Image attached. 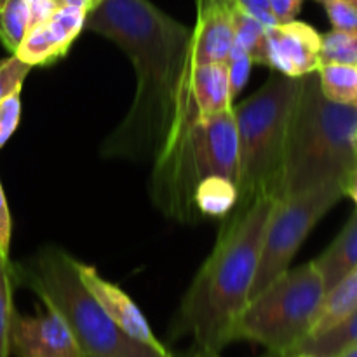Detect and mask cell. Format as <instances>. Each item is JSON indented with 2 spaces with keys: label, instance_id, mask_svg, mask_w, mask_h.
<instances>
[{
  "label": "cell",
  "instance_id": "37",
  "mask_svg": "<svg viewBox=\"0 0 357 357\" xmlns=\"http://www.w3.org/2000/svg\"><path fill=\"white\" fill-rule=\"evenodd\" d=\"M288 357H317V356H312V354H293V356H288Z\"/></svg>",
  "mask_w": 357,
  "mask_h": 357
},
{
  "label": "cell",
  "instance_id": "14",
  "mask_svg": "<svg viewBox=\"0 0 357 357\" xmlns=\"http://www.w3.org/2000/svg\"><path fill=\"white\" fill-rule=\"evenodd\" d=\"M188 100L197 112L199 119H208L232 110L234 98L230 89L229 65L206 63L192 66Z\"/></svg>",
  "mask_w": 357,
  "mask_h": 357
},
{
  "label": "cell",
  "instance_id": "2",
  "mask_svg": "<svg viewBox=\"0 0 357 357\" xmlns=\"http://www.w3.org/2000/svg\"><path fill=\"white\" fill-rule=\"evenodd\" d=\"M274 197L237 204L223 218L211 253L181 300L174 335H190L195 357H218L236 342L241 314L250 303Z\"/></svg>",
  "mask_w": 357,
  "mask_h": 357
},
{
  "label": "cell",
  "instance_id": "12",
  "mask_svg": "<svg viewBox=\"0 0 357 357\" xmlns=\"http://www.w3.org/2000/svg\"><path fill=\"white\" fill-rule=\"evenodd\" d=\"M87 9L59 7L45 23L28 30L14 54L35 66H51L68 54L70 47L86 28Z\"/></svg>",
  "mask_w": 357,
  "mask_h": 357
},
{
  "label": "cell",
  "instance_id": "10",
  "mask_svg": "<svg viewBox=\"0 0 357 357\" xmlns=\"http://www.w3.org/2000/svg\"><path fill=\"white\" fill-rule=\"evenodd\" d=\"M275 72L305 77L321 66V33L303 21L267 26V61Z\"/></svg>",
  "mask_w": 357,
  "mask_h": 357
},
{
  "label": "cell",
  "instance_id": "9",
  "mask_svg": "<svg viewBox=\"0 0 357 357\" xmlns=\"http://www.w3.org/2000/svg\"><path fill=\"white\" fill-rule=\"evenodd\" d=\"M79 275L80 281L86 284V288L89 289L91 295L96 298V302L100 303L101 309L105 310L108 319H110L126 337L138 342V344L145 345V347L152 349V351H155L159 356L173 357L169 349L155 337V333H153L152 328H150L149 321L143 316V312L139 310V307L136 305L135 300H132L124 289H121L117 284H114V282L107 281L93 265H86L79 261Z\"/></svg>",
  "mask_w": 357,
  "mask_h": 357
},
{
  "label": "cell",
  "instance_id": "38",
  "mask_svg": "<svg viewBox=\"0 0 357 357\" xmlns=\"http://www.w3.org/2000/svg\"><path fill=\"white\" fill-rule=\"evenodd\" d=\"M264 357H282V356H279V354H274V352H267V354H265Z\"/></svg>",
  "mask_w": 357,
  "mask_h": 357
},
{
  "label": "cell",
  "instance_id": "4",
  "mask_svg": "<svg viewBox=\"0 0 357 357\" xmlns=\"http://www.w3.org/2000/svg\"><path fill=\"white\" fill-rule=\"evenodd\" d=\"M356 128L357 107L328 100L317 73L302 77L289 122L281 197L328 183L345 188L357 169Z\"/></svg>",
  "mask_w": 357,
  "mask_h": 357
},
{
  "label": "cell",
  "instance_id": "31",
  "mask_svg": "<svg viewBox=\"0 0 357 357\" xmlns=\"http://www.w3.org/2000/svg\"><path fill=\"white\" fill-rule=\"evenodd\" d=\"M236 3L243 7L244 10L253 14V16H257L260 21H264L268 26H271V24H275L274 20H272L271 10H268L267 0H236Z\"/></svg>",
  "mask_w": 357,
  "mask_h": 357
},
{
  "label": "cell",
  "instance_id": "40",
  "mask_svg": "<svg viewBox=\"0 0 357 357\" xmlns=\"http://www.w3.org/2000/svg\"><path fill=\"white\" fill-rule=\"evenodd\" d=\"M173 357H176V356H173Z\"/></svg>",
  "mask_w": 357,
  "mask_h": 357
},
{
  "label": "cell",
  "instance_id": "16",
  "mask_svg": "<svg viewBox=\"0 0 357 357\" xmlns=\"http://www.w3.org/2000/svg\"><path fill=\"white\" fill-rule=\"evenodd\" d=\"M357 307V267L326 293L309 337H317L345 319ZM307 337V338H309Z\"/></svg>",
  "mask_w": 357,
  "mask_h": 357
},
{
  "label": "cell",
  "instance_id": "7",
  "mask_svg": "<svg viewBox=\"0 0 357 357\" xmlns=\"http://www.w3.org/2000/svg\"><path fill=\"white\" fill-rule=\"evenodd\" d=\"M324 296L314 260L288 268L250 300L237 323L236 340L255 342L267 352L288 357L310 335Z\"/></svg>",
  "mask_w": 357,
  "mask_h": 357
},
{
  "label": "cell",
  "instance_id": "32",
  "mask_svg": "<svg viewBox=\"0 0 357 357\" xmlns=\"http://www.w3.org/2000/svg\"><path fill=\"white\" fill-rule=\"evenodd\" d=\"M345 195L354 201L356 209H357V169L352 173V176L349 178L347 185H345Z\"/></svg>",
  "mask_w": 357,
  "mask_h": 357
},
{
  "label": "cell",
  "instance_id": "39",
  "mask_svg": "<svg viewBox=\"0 0 357 357\" xmlns=\"http://www.w3.org/2000/svg\"><path fill=\"white\" fill-rule=\"evenodd\" d=\"M345 2L352 3V6H356V7H357V0H345Z\"/></svg>",
  "mask_w": 357,
  "mask_h": 357
},
{
  "label": "cell",
  "instance_id": "11",
  "mask_svg": "<svg viewBox=\"0 0 357 357\" xmlns=\"http://www.w3.org/2000/svg\"><path fill=\"white\" fill-rule=\"evenodd\" d=\"M9 347L17 357H82L72 331L49 309L37 316L14 312Z\"/></svg>",
  "mask_w": 357,
  "mask_h": 357
},
{
  "label": "cell",
  "instance_id": "5",
  "mask_svg": "<svg viewBox=\"0 0 357 357\" xmlns=\"http://www.w3.org/2000/svg\"><path fill=\"white\" fill-rule=\"evenodd\" d=\"M13 279L30 288L72 331L82 357H162L126 337L105 314L79 275V260L58 246H45L21 264Z\"/></svg>",
  "mask_w": 357,
  "mask_h": 357
},
{
  "label": "cell",
  "instance_id": "27",
  "mask_svg": "<svg viewBox=\"0 0 357 357\" xmlns=\"http://www.w3.org/2000/svg\"><path fill=\"white\" fill-rule=\"evenodd\" d=\"M227 65H229V77H230V89H232V98H236L241 93L244 86H246V80L250 79L251 68H253L255 63L251 61V58L248 54H244L243 51L234 47L230 52L229 59H227Z\"/></svg>",
  "mask_w": 357,
  "mask_h": 357
},
{
  "label": "cell",
  "instance_id": "1",
  "mask_svg": "<svg viewBox=\"0 0 357 357\" xmlns=\"http://www.w3.org/2000/svg\"><path fill=\"white\" fill-rule=\"evenodd\" d=\"M86 30L114 42L136 73L135 98L101 155L153 164L188 105L192 28L150 0H101L87 13Z\"/></svg>",
  "mask_w": 357,
  "mask_h": 357
},
{
  "label": "cell",
  "instance_id": "30",
  "mask_svg": "<svg viewBox=\"0 0 357 357\" xmlns=\"http://www.w3.org/2000/svg\"><path fill=\"white\" fill-rule=\"evenodd\" d=\"M28 6V23L30 28L45 23L56 10L59 9L54 0H26ZM28 28V30H30Z\"/></svg>",
  "mask_w": 357,
  "mask_h": 357
},
{
  "label": "cell",
  "instance_id": "19",
  "mask_svg": "<svg viewBox=\"0 0 357 357\" xmlns=\"http://www.w3.org/2000/svg\"><path fill=\"white\" fill-rule=\"evenodd\" d=\"M357 344V307L342 323L317 337H309L295 349L293 354H312L317 357H335L351 345Z\"/></svg>",
  "mask_w": 357,
  "mask_h": 357
},
{
  "label": "cell",
  "instance_id": "24",
  "mask_svg": "<svg viewBox=\"0 0 357 357\" xmlns=\"http://www.w3.org/2000/svg\"><path fill=\"white\" fill-rule=\"evenodd\" d=\"M30 72L31 66L16 54L0 59V101L9 98L10 94L20 93Z\"/></svg>",
  "mask_w": 357,
  "mask_h": 357
},
{
  "label": "cell",
  "instance_id": "25",
  "mask_svg": "<svg viewBox=\"0 0 357 357\" xmlns=\"http://www.w3.org/2000/svg\"><path fill=\"white\" fill-rule=\"evenodd\" d=\"M326 10L333 30L357 31V7L345 0H317Z\"/></svg>",
  "mask_w": 357,
  "mask_h": 357
},
{
  "label": "cell",
  "instance_id": "3",
  "mask_svg": "<svg viewBox=\"0 0 357 357\" xmlns=\"http://www.w3.org/2000/svg\"><path fill=\"white\" fill-rule=\"evenodd\" d=\"M152 166L150 199L153 206L174 222L192 223L199 220L194 195L202 180L223 176L237 183L234 112L199 119L188 103L174 126L166 150Z\"/></svg>",
  "mask_w": 357,
  "mask_h": 357
},
{
  "label": "cell",
  "instance_id": "17",
  "mask_svg": "<svg viewBox=\"0 0 357 357\" xmlns=\"http://www.w3.org/2000/svg\"><path fill=\"white\" fill-rule=\"evenodd\" d=\"M239 202L237 183L230 178L209 176L199 183L194 206L199 218H225Z\"/></svg>",
  "mask_w": 357,
  "mask_h": 357
},
{
  "label": "cell",
  "instance_id": "26",
  "mask_svg": "<svg viewBox=\"0 0 357 357\" xmlns=\"http://www.w3.org/2000/svg\"><path fill=\"white\" fill-rule=\"evenodd\" d=\"M21 121V91L0 101V150L16 132Z\"/></svg>",
  "mask_w": 357,
  "mask_h": 357
},
{
  "label": "cell",
  "instance_id": "36",
  "mask_svg": "<svg viewBox=\"0 0 357 357\" xmlns=\"http://www.w3.org/2000/svg\"><path fill=\"white\" fill-rule=\"evenodd\" d=\"M352 143H354V152H356V157H357V128L354 131V139H352Z\"/></svg>",
  "mask_w": 357,
  "mask_h": 357
},
{
  "label": "cell",
  "instance_id": "33",
  "mask_svg": "<svg viewBox=\"0 0 357 357\" xmlns=\"http://www.w3.org/2000/svg\"><path fill=\"white\" fill-rule=\"evenodd\" d=\"M58 7H82L89 13V0H54Z\"/></svg>",
  "mask_w": 357,
  "mask_h": 357
},
{
  "label": "cell",
  "instance_id": "15",
  "mask_svg": "<svg viewBox=\"0 0 357 357\" xmlns=\"http://www.w3.org/2000/svg\"><path fill=\"white\" fill-rule=\"evenodd\" d=\"M314 264L323 278L326 293L357 267V209L352 213L337 239L319 258L314 260Z\"/></svg>",
  "mask_w": 357,
  "mask_h": 357
},
{
  "label": "cell",
  "instance_id": "20",
  "mask_svg": "<svg viewBox=\"0 0 357 357\" xmlns=\"http://www.w3.org/2000/svg\"><path fill=\"white\" fill-rule=\"evenodd\" d=\"M321 93L338 105L357 107V66L321 65L317 70Z\"/></svg>",
  "mask_w": 357,
  "mask_h": 357
},
{
  "label": "cell",
  "instance_id": "35",
  "mask_svg": "<svg viewBox=\"0 0 357 357\" xmlns=\"http://www.w3.org/2000/svg\"><path fill=\"white\" fill-rule=\"evenodd\" d=\"M100 2H101V0H89V10H93L94 7H96Z\"/></svg>",
  "mask_w": 357,
  "mask_h": 357
},
{
  "label": "cell",
  "instance_id": "8",
  "mask_svg": "<svg viewBox=\"0 0 357 357\" xmlns=\"http://www.w3.org/2000/svg\"><path fill=\"white\" fill-rule=\"evenodd\" d=\"M344 197L345 188L342 185L328 183L275 201L265 229L250 300L288 271L307 236Z\"/></svg>",
  "mask_w": 357,
  "mask_h": 357
},
{
  "label": "cell",
  "instance_id": "13",
  "mask_svg": "<svg viewBox=\"0 0 357 357\" xmlns=\"http://www.w3.org/2000/svg\"><path fill=\"white\" fill-rule=\"evenodd\" d=\"M197 20L192 28V63H227L234 49L232 10L236 0H195Z\"/></svg>",
  "mask_w": 357,
  "mask_h": 357
},
{
  "label": "cell",
  "instance_id": "28",
  "mask_svg": "<svg viewBox=\"0 0 357 357\" xmlns=\"http://www.w3.org/2000/svg\"><path fill=\"white\" fill-rule=\"evenodd\" d=\"M10 237H13V218H10L6 194L0 183V255L7 260H9L10 251Z\"/></svg>",
  "mask_w": 357,
  "mask_h": 357
},
{
  "label": "cell",
  "instance_id": "23",
  "mask_svg": "<svg viewBox=\"0 0 357 357\" xmlns=\"http://www.w3.org/2000/svg\"><path fill=\"white\" fill-rule=\"evenodd\" d=\"M13 268H10V260L0 255V357H9V335L10 323L14 317L13 305Z\"/></svg>",
  "mask_w": 357,
  "mask_h": 357
},
{
  "label": "cell",
  "instance_id": "34",
  "mask_svg": "<svg viewBox=\"0 0 357 357\" xmlns=\"http://www.w3.org/2000/svg\"><path fill=\"white\" fill-rule=\"evenodd\" d=\"M335 357H357V344L351 345V347H347L345 351H342L340 354Z\"/></svg>",
  "mask_w": 357,
  "mask_h": 357
},
{
  "label": "cell",
  "instance_id": "21",
  "mask_svg": "<svg viewBox=\"0 0 357 357\" xmlns=\"http://www.w3.org/2000/svg\"><path fill=\"white\" fill-rule=\"evenodd\" d=\"M28 28L26 0H6L0 6V42L10 54L20 47Z\"/></svg>",
  "mask_w": 357,
  "mask_h": 357
},
{
  "label": "cell",
  "instance_id": "22",
  "mask_svg": "<svg viewBox=\"0 0 357 357\" xmlns=\"http://www.w3.org/2000/svg\"><path fill=\"white\" fill-rule=\"evenodd\" d=\"M357 66V31L331 30L321 35V65Z\"/></svg>",
  "mask_w": 357,
  "mask_h": 357
},
{
  "label": "cell",
  "instance_id": "6",
  "mask_svg": "<svg viewBox=\"0 0 357 357\" xmlns=\"http://www.w3.org/2000/svg\"><path fill=\"white\" fill-rule=\"evenodd\" d=\"M302 77L274 72L251 96L234 105L237 131V192L246 206L281 197L289 122Z\"/></svg>",
  "mask_w": 357,
  "mask_h": 357
},
{
  "label": "cell",
  "instance_id": "29",
  "mask_svg": "<svg viewBox=\"0 0 357 357\" xmlns=\"http://www.w3.org/2000/svg\"><path fill=\"white\" fill-rule=\"evenodd\" d=\"M267 2L274 23L282 24L296 20L300 9H302L303 0H267Z\"/></svg>",
  "mask_w": 357,
  "mask_h": 357
},
{
  "label": "cell",
  "instance_id": "18",
  "mask_svg": "<svg viewBox=\"0 0 357 357\" xmlns=\"http://www.w3.org/2000/svg\"><path fill=\"white\" fill-rule=\"evenodd\" d=\"M234 47L251 58L255 65H265L267 61V26L243 7L234 3Z\"/></svg>",
  "mask_w": 357,
  "mask_h": 357
}]
</instances>
